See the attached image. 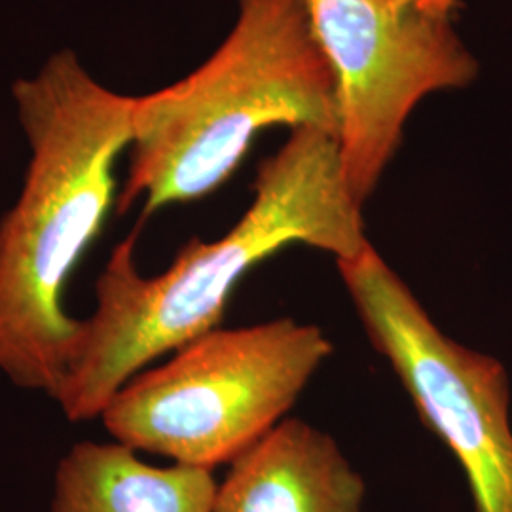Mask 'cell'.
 <instances>
[{"label": "cell", "instance_id": "7", "mask_svg": "<svg viewBox=\"0 0 512 512\" xmlns=\"http://www.w3.org/2000/svg\"><path fill=\"white\" fill-rule=\"evenodd\" d=\"M365 495L329 433L285 418L230 463L213 512H361Z\"/></svg>", "mask_w": 512, "mask_h": 512}, {"label": "cell", "instance_id": "4", "mask_svg": "<svg viewBox=\"0 0 512 512\" xmlns=\"http://www.w3.org/2000/svg\"><path fill=\"white\" fill-rule=\"evenodd\" d=\"M332 353L321 327L293 317L209 330L135 374L101 420L137 452L213 471L285 420Z\"/></svg>", "mask_w": 512, "mask_h": 512}, {"label": "cell", "instance_id": "6", "mask_svg": "<svg viewBox=\"0 0 512 512\" xmlns=\"http://www.w3.org/2000/svg\"><path fill=\"white\" fill-rule=\"evenodd\" d=\"M338 80L340 152L353 200L365 205L427 93L467 86L476 61L437 0H308Z\"/></svg>", "mask_w": 512, "mask_h": 512}, {"label": "cell", "instance_id": "3", "mask_svg": "<svg viewBox=\"0 0 512 512\" xmlns=\"http://www.w3.org/2000/svg\"><path fill=\"white\" fill-rule=\"evenodd\" d=\"M270 126L340 139L338 80L308 0H239L238 23L198 71L137 97L118 211L143 200L148 219L167 205L202 200Z\"/></svg>", "mask_w": 512, "mask_h": 512}, {"label": "cell", "instance_id": "8", "mask_svg": "<svg viewBox=\"0 0 512 512\" xmlns=\"http://www.w3.org/2000/svg\"><path fill=\"white\" fill-rule=\"evenodd\" d=\"M211 469L154 467L122 442L74 444L55 473L52 512H213Z\"/></svg>", "mask_w": 512, "mask_h": 512}, {"label": "cell", "instance_id": "1", "mask_svg": "<svg viewBox=\"0 0 512 512\" xmlns=\"http://www.w3.org/2000/svg\"><path fill=\"white\" fill-rule=\"evenodd\" d=\"M253 188V203L222 238L190 239L162 274L139 272L135 234L114 247L55 397L67 420L101 418L116 391L154 359L219 329L239 281L281 249L300 243L349 260L370 247L336 135L293 129L258 167Z\"/></svg>", "mask_w": 512, "mask_h": 512}, {"label": "cell", "instance_id": "5", "mask_svg": "<svg viewBox=\"0 0 512 512\" xmlns=\"http://www.w3.org/2000/svg\"><path fill=\"white\" fill-rule=\"evenodd\" d=\"M336 266L370 344L401 380L425 427L458 459L473 511L512 512L507 368L444 334L372 245Z\"/></svg>", "mask_w": 512, "mask_h": 512}, {"label": "cell", "instance_id": "2", "mask_svg": "<svg viewBox=\"0 0 512 512\" xmlns=\"http://www.w3.org/2000/svg\"><path fill=\"white\" fill-rule=\"evenodd\" d=\"M12 93L31 160L0 219V372L55 399L78 329L65 285L118 200L114 164L133 141L137 97L101 86L73 50Z\"/></svg>", "mask_w": 512, "mask_h": 512}]
</instances>
